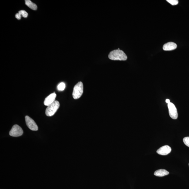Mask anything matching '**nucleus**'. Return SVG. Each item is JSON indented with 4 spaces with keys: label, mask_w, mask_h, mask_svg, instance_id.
<instances>
[{
    "label": "nucleus",
    "mask_w": 189,
    "mask_h": 189,
    "mask_svg": "<svg viewBox=\"0 0 189 189\" xmlns=\"http://www.w3.org/2000/svg\"><path fill=\"white\" fill-rule=\"evenodd\" d=\"M83 92V86L82 82H79L75 86L73 89V96L74 99H78L82 95Z\"/></svg>",
    "instance_id": "nucleus-3"
},
{
    "label": "nucleus",
    "mask_w": 189,
    "mask_h": 189,
    "mask_svg": "<svg viewBox=\"0 0 189 189\" xmlns=\"http://www.w3.org/2000/svg\"><path fill=\"white\" fill-rule=\"evenodd\" d=\"M18 13H19L21 16L22 15V16L25 18H27L28 16V13L26 11H25V10H21V11L19 12Z\"/></svg>",
    "instance_id": "nucleus-13"
},
{
    "label": "nucleus",
    "mask_w": 189,
    "mask_h": 189,
    "mask_svg": "<svg viewBox=\"0 0 189 189\" xmlns=\"http://www.w3.org/2000/svg\"><path fill=\"white\" fill-rule=\"evenodd\" d=\"M23 134V131L21 127L18 125H15L10 131V136L13 137H19Z\"/></svg>",
    "instance_id": "nucleus-4"
},
{
    "label": "nucleus",
    "mask_w": 189,
    "mask_h": 189,
    "mask_svg": "<svg viewBox=\"0 0 189 189\" xmlns=\"http://www.w3.org/2000/svg\"><path fill=\"white\" fill-rule=\"evenodd\" d=\"M15 17L18 20H20L21 19V15H20L19 13H17L16 15H15Z\"/></svg>",
    "instance_id": "nucleus-16"
},
{
    "label": "nucleus",
    "mask_w": 189,
    "mask_h": 189,
    "mask_svg": "<svg viewBox=\"0 0 189 189\" xmlns=\"http://www.w3.org/2000/svg\"><path fill=\"white\" fill-rule=\"evenodd\" d=\"M177 44L174 42H169L163 45V49L165 51H170L174 50L177 48Z\"/></svg>",
    "instance_id": "nucleus-9"
},
{
    "label": "nucleus",
    "mask_w": 189,
    "mask_h": 189,
    "mask_svg": "<svg viewBox=\"0 0 189 189\" xmlns=\"http://www.w3.org/2000/svg\"></svg>",
    "instance_id": "nucleus-18"
},
{
    "label": "nucleus",
    "mask_w": 189,
    "mask_h": 189,
    "mask_svg": "<svg viewBox=\"0 0 189 189\" xmlns=\"http://www.w3.org/2000/svg\"><path fill=\"white\" fill-rule=\"evenodd\" d=\"M170 116L172 118L176 120L178 118L177 110L174 104L170 102L168 104Z\"/></svg>",
    "instance_id": "nucleus-5"
},
{
    "label": "nucleus",
    "mask_w": 189,
    "mask_h": 189,
    "mask_svg": "<svg viewBox=\"0 0 189 189\" xmlns=\"http://www.w3.org/2000/svg\"><path fill=\"white\" fill-rule=\"evenodd\" d=\"M60 107V103L57 100L55 101L52 104L48 106L46 109L45 114L48 116H53Z\"/></svg>",
    "instance_id": "nucleus-2"
},
{
    "label": "nucleus",
    "mask_w": 189,
    "mask_h": 189,
    "mask_svg": "<svg viewBox=\"0 0 189 189\" xmlns=\"http://www.w3.org/2000/svg\"><path fill=\"white\" fill-rule=\"evenodd\" d=\"M109 59L113 60L125 61L127 59V56L122 50H114L112 51L109 54Z\"/></svg>",
    "instance_id": "nucleus-1"
},
{
    "label": "nucleus",
    "mask_w": 189,
    "mask_h": 189,
    "mask_svg": "<svg viewBox=\"0 0 189 189\" xmlns=\"http://www.w3.org/2000/svg\"><path fill=\"white\" fill-rule=\"evenodd\" d=\"M169 172L164 169H160L154 172V175L156 176L162 177L169 174Z\"/></svg>",
    "instance_id": "nucleus-10"
},
{
    "label": "nucleus",
    "mask_w": 189,
    "mask_h": 189,
    "mask_svg": "<svg viewBox=\"0 0 189 189\" xmlns=\"http://www.w3.org/2000/svg\"><path fill=\"white\" fill-rule=\"evenodd\" d=\"M66 85L64 82L60 83L57 86V89L59 91H63L65 89Z\"/></svg>",
    "instance_id": "nucleus-12"
},
{
    "label": "nucleus",
    "mask_w": 189,
    "mask_h": 189,
    "mask_svg": "<svg viewBox=\"0 0 189 189\" xmlns=\"http://www.w3.org/2000/svg\"><path fill=\"white\" fill-rule=\"evenodd\" d=\"M25 4L30 8V9L34 10H35L37 9V6L36 4L32 3L30 0H26L25 1Z\"/></svg>",
    "instance_id": "nucleus-11"
},
{
    "label": "nucleus",
    "mask_w": 189,
    "mask_h": 189,
    "mask_svg": "<svg viewBox=\"0 0 189 189\" xmlns=\"http://www.w3.org/2000/svg\"><path fill=\"white\" fill-rule=\"evenodd\" d=\"M57 95L55 92L51 93L46 97L44 102V104L46 106H49L55 101V98Z\"/></svg>",
    "instance_id": "nucleus-8"
},
{
    "label": "nucleus",
    "mask_w": 189,
    "mask_h": 189,
    "mask_svg": "<svg viewBox=\"0 0 189 189\" xmlns=\"http://www.w3.org/2000/svg\"><path fill=\"white\" fill-rule=\"evenodd\" d=\"M166 1L172 6L177 5L179 3L178 0H167Z\"/></svg>",
    "instance_id": "nucleus-14"
},
{
    "label": "nucleus",
    "mask_w": 189,
    "mask_h": 189,
    "mask_svg": "<svg viewBox=\"0 0 189 189\" xmlns=\"http://www.w3.org/2000/svg\"><path fill=\"white\" fill-rule=\"evenodd\" d=\"M166 102L168 104V103H169L170 102V100L169 99H167L166 100Z\"/></svg>",
    "instance_id": "nucleus-17"
},
{
    "label": "nucleus",
    "mask_w": 189,
    "mask_h": 189,
    "mask_svg": "<svg viewBox=\"0 0 189 189\" xmlns=\"http://www.w3.org/2000/svg\"><path fill=\"white\" fill-rule=\"evenodd\" d=\"M25 119L26 125L32 131H36L38 130V127L33 119L28 116H25Z\"/></svg>",
    "instance_id": "nucleus-6"
},
{
    "label": "nucleus",
    "mask_w": 189,
    "mask_h": 189,
    "mask_svg": "<svg viewBox=\"0 0 189 189\" xmlns=\"http://www.w3.org/2000/svg\"><path fill=\"white\" fill-rule=\"evenodd\" d=\"M183 141L184 143L189 147V137H185L183 139Z\"/></svg>",
    "instance_id": "nucleus-15"
},
{
    "label": "nucleus",
    "mask_w": 189,
    "mask_h": 189,
    "mask_svg": "<svg viewBox=\"0 0 189 189\" xmlns=\"http://www.w3.org/2000/svg\"><path fill=\"white\" fill-rule=\"evenodd\" d=\"M171 147L169 146L165 145L158 149L156 152L161 155H167L171 152Z\"/></svg>",
    "instance_id": "nucleus-7"
}]
</instances>
